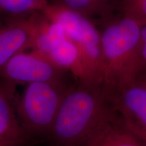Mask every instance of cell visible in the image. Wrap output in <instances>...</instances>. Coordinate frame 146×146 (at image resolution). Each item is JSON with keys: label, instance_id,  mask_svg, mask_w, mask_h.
<instances>
[{"label": "cell", "instance_id": "30bf717a", "mask_svg": "<svg viewBox=\"0 0 146 146\" xmlns=\"http://www.w3.org/2000/svg\"><path fill=\"white\" fill-rule=\"evenodd\" d=\"M48 56L58 66L70 72L76 82L89 83L86 70L79 51L69 38L54 43Z\"/></svg>", "mask_w": 146, "mask_h": 146}, {"label": "cell", "instance_id": "5bb4252c", "mask_svg": "<svg viewBox=\"0 0 146 146\" xmlns=\"http://www.w3.org/2000/svg\"><path fill=\"white\" fill-rule=\"evenodd\" d=\"M120 5L122 14L146 25V0H121Z\"/></svg>", "mask_w": 146, "mask_h": 146}, {"label": "cell", "instance_id": "9a60e30c", "mask_svg": "<svg viewBox=\"0 0 146 146\" xmlns=\"http://www.w3.org/2000/svg\"><path fill=\"white\" fill-rule=\"evenodd\" d=\"M141 69L146 70V25L142 26L141 39Z\"/></svg>", "mask_w": 146, "mask_h": 146}, {"label": "cell", "instance_id": "4fadbf2b", "mask_svg": "<svg viewBox=\"0 0 146 146\" xmlns=\"http://www.w3.org/2000/svg\"><path fill=\"white\" fill-rule=\"evenodd\" d=\"M52 0H0L1 14L10 18H23L35 12H41Z\"/></svg>", "mask_w": 146, "mask_h": 146}, {"label": "cell", "instance_id": "6da1fadb", "mask_svg": "<svg viewBox=\"0 0 146 146\" xmlns=\"http://www.w3.org/2000/svg\"><path fill=\"white\" fill-rule=\"evenodd\" d=\"M114 111L103 84L77 82L65 97L46 141L50 146H86Z\"/></svg>", "mask_w": 146, "mask_h": 146}, {"label": "cell", "instance_id": "8992f818", "mask_svg": "<svg viewBox=\"0 0 146 146\" xmlns=\"http://www.w3.org/2000/svg\"><path fill=\"white\" fill-rule=\"evenodd\" d=\"M0 70L1 79L17 85L64 79L67 72L48 56L35 50L16 55Z\"/></svg>", "mask_w": 146, "mask_h": 146}, {"label": "cell", "instance_id": "277c9868", "mask_svg": "<svg viewBox=\"0 0 146 146\" xmlns=\"http://www.w3.org/2000/svg\"><path fill=\"white\" fill-rule=\"evenodd\" d=\"M41 12L50 21L62 25L69 39L76 45L89 83L103 84L104 66L101 32L94 23L82 14L56 3H50Z\"/></svg>", "mask_w": 146, "mask_h": 146}, {"label": "cell", "instance_id": "ba28073f", "mask_svg": "<svg viewBox=\"0 0 146 146\" xmlns=\"http://www.w3.org/2000/svg\"><path fill=\"white\" fill-rule=\"evenodd\" d=\"M35 43L34 27L28 17L9 19L0 30V68L16 55L32 50Z\"/></svg>", "mask_w": 146, "mask_h": 146}, {"label": "cell", "instance_id": "5b68a950", "mask_svg": "<svg viewBox=\"0 0 146 146\" xmlns=\"http://www.w3.org/2000/svg\"><path fill=\"white\" fill-rule=\"evenodd\" d=\"M107 94L120 121L146 142V70Z\"/></svg>", "mask_w": 146, "mask_h": 146}, {"label": "cell", "instance_id": "8fae6325", "mask_svg": "<svg viewBox=\"0 0 146 146\" xmlns=\"http://www.w3.org/2000/svg\"><path fill=\"white\" fill-rule=\"evenodd\" d=\"M28 18L34 27L35 34V43L32 50L48 56L54 43L68 38L62 25L50 21L41 12H35L29 14Z\"/></svg>", "mask_w": 146, "mask_h": 146}, {"label": "cell", "instance_id": "9c48e42d", "mask_svg": "<svg viewBox=\"0 0 146 146\" xmlns=\"http://www.w3.org/2000/svg\"><path fill=\"white\" fill-rule=\"evenodd\" d=\"M86 146H146V142L126 127L114 111L95 131Z\"/></svg>", "mask_w": 146, "mask_h": 146}, {"label": "cell", "instance_id": "52a82bcc", "mask_svg": "<svg viewBox=\"0 0 146 146\" xmlns=\"http://www.w3.org/2000/svg\"><path fill=\"white\" fill-rule=\"evenodd\" d=\"M17 85L1 79L0 85V146L34 145L20 123L16 109Z\"/></svg>", "mask_w": 146, "mask_h": 146}, {"label": "cell", "instance_id": "3957f363", "mask_svg": "<svg viewBox=\"0 0 146 146\" xmlns=\"http://www.w3.org/2000/svg\"><path fill=\"white\" fill-rule=\"evenodd\" d=\"M76 84L68 83L65 78L35 82L27 84L23 93L17 95L20 123L34 144L47 140L65 97Z\"/></svg>", "mask_w": 146, "mask_h": 146}, {"label": "cell", "instance_id": "7c38bea8", "mask_svg": "<svg viewBox=\"0 0 146 146\" xmlns=\"http://www.w3.org/2000/svg\"><path fill=\"white\" fill-rule=\"evenodd\" d=\"M117 0H52V3L62 5L66 8L91 19L98 17L105 22L113 16Z\"/></svg>", "mask_w": 146, "mask_h": 146}, {"label": "cell", "instance_id": "7a4b0ae2", "mask_svg": "<svg viewBox=\"0 0 146 146\" xmlns=\"http://www.w3.org/2000/svg\"><path fill=\"white\" fill-rule=\"evenodd\" d=\"M101 32L104 66L103 85L107 92L118 88L141 69L142 26L122 14L104 22Z\"/></svg>", "mask_w": 146, "mask_h": 146}]
</instances>
